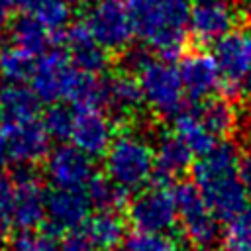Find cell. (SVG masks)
Segmentation results:
<instances>
[{"mask_svg":"<svg viewBox=\"0 0 251 251\" xmlns=\"http://www.w3.org/2000/svg\"><path fill=\"white\" fill-rule=\"evenodd\" d=\"M237 24V12L227 0H194L188 14V29L200 43H216Z\"/></svg>","mask_w":251,"mask_h":251,"instance_id":"13","label":"cell"},{"mask_svg":"<svg viewBox=\"0 0 251 251\" xmlns=\"http://www.w3.org/2000/svg\"><path fill=\"white\" fill-rule=\"evenodd\" d=\"M10 251H61V247L49 231L22 229L12 237Z\"/></svg>","mask_w":251,"mask_h":251,"instance_id":"30","label":"cell"},{"mask_svg":"<svg viewBox=\"0 0 251 251\" xmlns=\"http://www.w3.org/2000/svg\"><path fill=\"white\" fill-rule=\"evenodd\" d=\"M90 200L82 190L53 188L47 194L45 218L59 231H73L78 226L86 224L90 212Z\"/></svg>","mask_w":251,"mask_h":251,"instance_id":"15","label":"cell"},{"mask_svg":"<svg viewBox=\"0 0 251 251\" xmlns=\"http://www.w3.org/2000/svg\"><path fill=\"white\" fill-rule=\"evenodd\" d=\"M214 61L229 90L251 78V31L233 29L214 45Z\"/></svg>","mask_w":251,"mask_h":251,"instance_id":"10","label":"cell"},{"mask_svg":"<svg viewBox=\"0 0 251 251\" xmlns=\"http://www.w3.org/2000/svg\"><path fill=\"white\" fill-rule=\"evenodd\" d=\"M84 24L106 51H124L135 33L133 16L126 0H94Z\"/></svg>","mask_w":251,"mask_h":251,"instance_id":"5","label":"cell"},{"mask_svg":"<svg viewBox=\"0 0 251 251\" xmlns=\"http://www.w3.org/2000/svg\"><path fill=\"white\" fill-rule=\"evenodd\" d=\"M178 73H180L184 92L194 100L208 98L220 86V80H222L214 57L202 51L186 53L180 61Z\"/></svg>","mask_w":251,"mask_h":251,"instance_id":"16","label":"cell"},{"mask_svg":"<svg viewBox=\"0 0 251 251\" xmlns=\"http://www.w3.org/2000/svg\"><path fill=\"white\" fill-rule=\"evenodd\" d=\"M80 69L75 67L69 55H65L63 51H47L41 53L35 61L29 82L39 100L49 104H55L59 100L69 102Z\"/></svg>","mask_w":251,"mask_h":251,"instance_id":"8","label":"cell"},{"mask_svg":"<svg viewBox=\"0 0 251 251\" xmlns=\"http://www.w3.org/2000/svg\"><path fill=\"white\" fill-rule=\"evenodd\" d=\"M67 4H88V2H92V0H65Z\"/></svg>","mask_w":251,"mask_h":251,"instance_id":"39","label":"cell"},{"mask_svg":"<svg viewBox=\"0 0 251 251\" xmlns=\"http://www.w3.org/2000/svg\"><path fill=\"white\" fill-rule=\"evenodd\" d=\"M47 178L55 188L80 190L94 176L92 161L75 145H59L47 155Z\"/></svg>","mask_w":251,"mask_h":251,"instance_id":"14","label":"cell"},{"mask_svg":"<svg viewBox=\"0 0 251 251\" xmlns=\"http://www.w3.org/2000/svg\"><path fill=\"white\" fill-rule=\"evenodd\" d=\"M14 2L12 0H0V27H4L12 18Z\"/></svg>","mask_w":251,"mask_h":251,"instance_id":"34","label":"cell"},{"mask_svg":"<svg viewBox=\"0 0 251 251\" xmlns=\"http://www.w3.org/2000/svg\"><path fill=\"white\" fill-rule=\"evenodd\" d=\"M135 33L161 59H176L186 45L188 14L186 0H127Z\"/></svg>","mask_w":251,"mask_h":251,"instance_id":"2","label":"cell"},{"mask_svg":"<svg viewBox=\"0 0 251 251\" xmlns=\"http://www.w3.org/2000/svg\"><path fill=\"white\" fill-rule=\"evenodd\" d=\"M12 200H14V227L35 229L45 220V202L47 194L29 167H20L14 173L10 182Z\"/></svg>","mask_w":251,"mask_h":251,"instance_id":"11","label":"cell"},{"mask_svg":"<svg viewBox=\"0 0 251 251\" xmlns=\"http://www.w3.org/2000/svg\"><path fill=\"white\" fill-rule=\"evenodd\" d=\"M175 198L184 237L198 247H210L220 233V220L208 206L198 186L194 182H180L175 188Z\"/></svg>","mask_w":251,"mask_h":251,"instance_id":"6","label":"cell"},{"mask_svg":"<svg viewBox=\"0 0 251 251\" xmlns=\"http://www.w3.org/2000/svg\"><path fill=\"white\" fill-rule=\"evenodd\" d=\"M73 122H75V114H71V110H67L65 106H59V104H53L45 110L41 126L47 131L49 139L65 141L73 133Z\"/></svg>","mask_w":251,"mask_h":251,"instance_id":"29","label":"cell"},{"mask_svg":"<svg viewBox=\"0 0 251 251\" xmlns=\"http://www.w3.org/2000/svg\"><path fill=\"white\" fill-rule=\"evenodd\" d=\"M127 67L137 73L143 102L161 118L178 116L184 104V86L178 69L165 59H153L145 51H131L126 57Z\"/></svg>","mask_w":251,"mask_h":251,"instance_id":"3","label":"cell"},{"mask_svg":"<svg viewBox=\"0 0 251 251\" xmlns=\"http://www.w3.org/2000/svg\"><path fill=\"white\" fill-rule=\"evenodd\" d=\"M84 233L96 251H118L126 239V224L116 210H98L84 224Z\"/></svg>","mask_w":251,"mask_h":251,"instance_id":"20","label":"cell"},{"mask_svg":"<svg viewBox=\"0 0 251 251\" xmlns=\"http://www.w3.org/2000/svg\"><path fill=\"white\" fill-rule=\"evenodd\" d=\"M127 218L135 229L163 235L171 231L178 222L175 190L167 184H157L141 190L127 206Z\"/></svg>","mask_w":251,"mask_h":251,"instance_id":"7","label":"cell"},{"mask_svg":"<svg viewBox=\"0 0 251 251\" xmlns=\"http://www.w3.org/2000/svg\"><path fill=\"white\" fill-rule=\"evenodd\" d=\"M165 243L167 241L163 239V235L135 229V231H131V233L126 235L122 249L124 251H159Z\"/></svg>","mask_w":251,"mask_h":251,"instance_id":"31","label":"cell"},{"mask_svg":"<svg viewBox=\"0 0 251 251\" xmlns=\"http://www.w3.org/2000/svg\"><path fill=\"white\" fill-rule=\"evenodd\" d=\"M143 102L139 82L129 75H112L102 78V106L118 116L133 114Z\"/></svg>","mask_w":251,"mask_h":251,"instance_id":"19","label":"cell"},{"mask_svg":"<svg viewBox=\"0 0 251 251\" xmlns=\"http://www.w3.org/2000/svg\"><path fill=\"white\" fill-rule=\"evenodd\" d=\"M239 180L243 184V190L247 194V200H251V151H247L243 157H239Z\"/></svg>","mask_w":251,"mask_h":251,"instance_id":"33","label":"cell"},{"mask_svg":"<svg viewBox=\"0 0 251 251\" xmlns=\"http://www.w3.org/2000/svg\"><path fill=\"white\" fill-rule=\"evenodd\" d=\"M39 98L37 94L20 84H6L0 88V110L4 124H24L33 122L39 112Z\"/></svg>","mask_w":251,"mask_h":251,"instance_id":"21","label":"cell"},{"mask_svg":"<svg viewBox=\"0 0 251 251\" xmlns=\"http://www.w3.org/2000/svg\"><path fill=\"white\" fill-rule=\"evenodd\" d=\"M247 82H249V86H251V78H249V80H247Z\"/></svg>","mask_w":251,"mask_h":251,"instance_id":"41","label":"cell"},{"mask_svg":"<svg viewBox=\"0 0 251 251\" xmlns=\"http://www.w3.org/2000/svg\"><path fill=\"white\" fill-rule=\"evenodd\" d=\"M243 8H245V12L251 16V0H243Z\"/></svg>","mask_w":251,"mask_h":251,"instance_id":"38","label":"cell"},{"mask_svg":"<svg viewBox=\"0 0 251 251\" xmlns=\"http://www.w3.org/2000/svg\"><path fill=\"white\" fill-rule=\"evenodd\" d=\"M0 127H2V110H0Z\"/></svg>","mask_w":251,"mask_h":251,"instance_id":"40","label":"cell"},{"mask_svg":"<svg viewBox=\"0 0 251 251\" xmlns=\"http://www.w3.org/2000/svg\"><path fill=\"white\" fill-rule=\"evenodd\" d=\"M49 31L37 22L33 14H25L12 25V43L18 45L20 49L27 51L29 55H41L43 49L49 43Z\"/></svg>","mask_w":251,"mask_h":251,"instance_id":"23","label":"cell"},{"mask_svg":"<svg viewBox=\"0 0 251 251\" xmlns=\"http://www.w3.org/2000/svg\"><path fill=\"white\" fill-rule=\"evenodd\" d=\"M14 2V8H20L22 12H25V14H31L43 0H12Z\"/></svg>","mask_w":251,"mask_h":251,"instance_id":"35","label":"cell"},{"mask_svg":"<svg viewBox=\"0 0 251 251\" xmlns=\"http://www.w3.org/2000/svg\"><path fill=\"white\" fill-rule=\"evenodd\" d=\"M239 155L231 143H216L192 169V178L218 220L229 222L247 208V194L239 180Z\"/></svg>","mask_w":251,"mask_h":251,"instance_id":"1","label":"cell"},{"mask_svg":"<svg viewBox=\"0 0 251 251\" xmlns=\"http://www.w3.org/2000/svg\"><path fill=\"white\" fill-rule=\"evenodd\" d=\"M104 157L108 178L126 192L143 188L155 175V149L133 131L116 135Z\"/></svg>","mask_w":251,"mask_h":251,"instance_id":"4","label":"cell"},{"mask_svg":"<svg viewBox=\"0 0 251 251\" xmlns=\"http://www.w3.org/2000/svg\"><path fill=\"white\" fill-rule=\"evenodd\" d=\"M4 153H2V147H0V182H2V175H4Z\"/></svg>","mask_w":251,"mask_h":251,"instance_id":"37","label":"cell"},{"mask_svg":"<svg viewBox=\"0 0 251 251\" xmlns=\"http://www.w3.org/2000/svg\"><path fill=\"white\" fill-rule=\"evenodd\" d=\"M224 251H251V208L227 222L224 231Z\"/></svg>","mask_w":251,"mask_h":251,"instance_id":"28","label":"cell"},{"mask_svg":"<svg viewBox=\"0 0 251 251\" xmlns=\"http://www.w3.org/2000/svg\"><path fill=\"white\" fill-rule=\"evenodd\" d=\"M0 147L6 159L20 167H29L49 155V135L41 122L4 124L0 127Z\"/></svg>","mask_w":251,"mask_h":251,"instance_id":"9","label":"cell"},{"mask_svg":"<svg viewBox=\"0 0 251 251\" xmlns=\"http://www.w3.org/2000/svg\"><path fill=\"white\" fill-rule=\"evenodd\" d=\"M175 135L194 155L200 157L216 147V135L206 127L202 118L194 112H180L175 118Z\"/></svg>","mask_w":251,"mask_h":251,"instance_id":"22","label":"cell"},{"mask_svg":"<svg viewBox=\"0 0 251 251\" xmlns=\"http://www.w3.org/2000/svg\"><path fill=\"white\" fill-rule=\"evenodd\" d=\"M192 151L175 135L167 133L159 137L155 149V175L157 184H167L169 180L180 176L192 165Z\"/></svg>","mask_w":251,"mask_h":251,"instance_id":"18","label":"cell"},{"mask_svg":"<svg viewBox=\"0 0 251 251\" xmlns=\"http://www.w3.org/2000/svg\"><path fill=\"white\" fill-rule=\"evenodd\" d=\"M159 251H186L184 247H180V245H175V243H165Z\"/></svg>","mask_w":251,"mask_h":251,"instance_id":"36","label":"cell"},{"mask_svg":"<svg viewBox=\"0 0 251 251\" xmlns=\"http://www.w3.org/2000/svg\"><path fill=\"white\" fill-rule=\"evenodd\" d=\"M31 14L53 35V33H61L69 27L71 4H67L65 0H43Z\"/></svg>","mask_w":251,"mask_h":251,"instance_id":"27","label":"cell"},{"mask_svg":"<svg viewBox=\"0 0 251 251\" xmlns=\"http://www.w3.org/2000/svg\"><path fill=\"white\" fill-rule=\"evenodd\" d=\"M73 145L92 157H102L116 139V126L102 108H78L71 133Z\"/></svg>","mask_w":251,"mask_h":251,"instance_id":"12","label":"cell"},{"mask_svg":"<svg viewBox=\"0 0 251 251\" xmlns=\"http://www.w3.org/2000/svg\"><path fill=\"white\" fill-rule=\"evenodd\" d=\"M198 116L206 124V127L216 135V137H226L227 133L233 131L237 124V112L233 104L226 98H208L204 100Z\"/></svg>","mask_w":251,"mask_h":251,"instance_id":"24","label":"cell"},{"mask_svg":"<svg viewBox=\"0 0 251 251\" xmlns=\"http://www.w3.org/2000/svg\"><path fill=\"white\" fill-rule=\"evenodd\" d=\"M59 247H61V251H96L92 241L88 239V235L78 229L67 231L61 239Z\"/></svg>","mask_w":251,"mask_h":251,"instance_id":"32","label":"cell"},{"mask_svg":"<svg viewBox=\"0 0 251 251\" xmlns=\"http://www.w3.org/2000/svg\"><path fill=\"white\" fill-rule=\"evenodd\" d=\"M86 196L98 210H118L126 202L127 192L108 178V175H94L86 184Z\"/></svg>","mask_w":251,"mask_h":251,"instance_id":"26","label":"cell"},{"mask_svg":"<svg viewBox=\"0 0 251 251\" xmlns=\"http://www.w3.org/2000/svg\"><path fill=\"white\" fill-rule=\"evenodd\" d=\"M65 41L69 47V57L76 69L90 75H100L108 67V51L96 43L84 22L69 25L65 29Z\"/></svg>","mask_w":251,"mask_h":251,"instance_id":"17","label":"cell"},{"mask_svg":"<svg viewBox=\"0 0 251 251\" xmlns=\"http://www.w3.org/2000/svg\"><path fill=\"white\" fill-rule=\"evenodd\" d=\"M33 55L20 49L18 45H2L0 47V78L8 84H20L29 80L33 71Z\"/></svg>","mask_w":251,"mask_h":251,"instance_id":"25","label":"cell"}]
</instances>
